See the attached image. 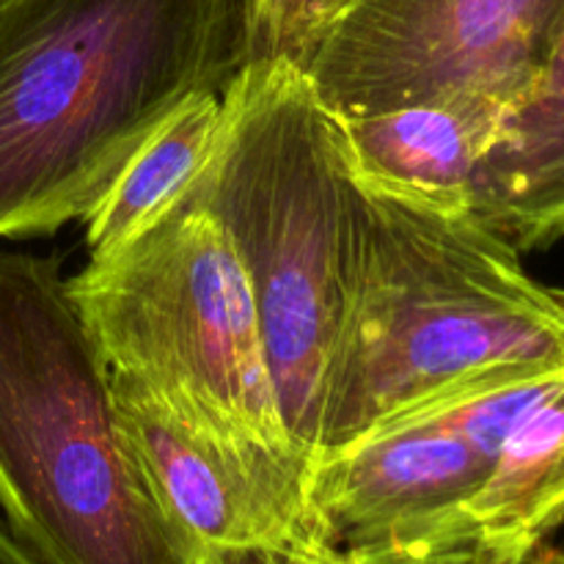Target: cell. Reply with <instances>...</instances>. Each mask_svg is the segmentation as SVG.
Wrapping results in <instances>:
<instances>
[{
    "label": "cell",
    "instance_id": "6da1fadb",
    "mask_svg": "<svg viewBox=\"0 0 564 564\" xmlns=\"http://www.w3.org/2000/svg\"><path fill=\"white\" fill-rule=\"evenodd\" d=\"M253 58V0H0V237L91 218L180 105Z\"/></svg>",
    "mask_w": 564,
    "mask_h": 564
},
{
    "label": "cell",
    "instance_id": "7a4b0ae2",
    "mask_svg": "<svg viewBox=\"0 0 564 564\" xmlns=\"http://www.w3.org/2000/svg\"><path fill=\"white\" fill-rule=\"evenodd\" d=\"M361 185L367 240L317 457L479 380L564 369V290L529 275L507 237L471 207Z\"/></svg>",
    "mask_w": 564,
    "mask_h": 564
},
{
    "label": "cell",
    "instance_id": "3957f363",
    "mask_svg": "<svg viewBox=\"0 0 564 564\" xmlns=\"http://www.w3.org/2000/svg\"><path fill=\"white\" fill-rule=\"evenodd\" d=\"M191 196L218 220L248 279L275 402L312 466L330 358L367 240V196L341 124L290 58L253 61Z\"/></svg>",
    "mask_w": 564,
    "mask_h": 564
},
{
    "label": "cell",
    "instance_id": "277c9868",
    "mask_svg": "<svg viewBox=\"0 0 564 564\" xmlns=\"http://www.w3.org/2000/svg\"><path fill=\"white\" fill-rule=\"evenodd\" d=\"M0 512L44 564H185L55 259L0 251Z\"/></svg>",
    "mask_w": 564,
    "mask_h": 564
},
{
    "label": "cell",
    "instance_id": "5b68a950",
    "mask_svg": "<svg viewBox=\"0 0 564 564\" xmlns=\"http://www.w3.org/2000/svg\"><path fill=\"white\" fill-rule=\"evenodd\" d=\"M66 290L113 372L160 386L237 438L301 457L281 422L246 273L191 191L121 251L88 259Z\"/></svg>",
    "mask_w": 564,
    "mask_h": 564
},
{
    "label": "cell",
    "instance_id": "8992f818",
    "mask_svg": "<svg viewBox=\"0 0 564 564\" xmlns=\"http://www.w3.org/2000/svg\"><path fill=\"white\" fill-rule=\"evenodd\" d=\"M564 0H350L295 55L339 121L411 105L501 116L532 94Z\"/></svg>",
    "mask_w": 564,
    "mask_h": 564
},
{
    "label": "cell",
    "instance_id": "52a82bcc",
    "mask_svg": "<svg viewBox=\"0 0 564 564\" xmlns=\"http://www.w3.org/2000/svg\"><path fill=\"white\" fill-rule=\"evenodd\" d=\"M490 466L438 413L397 419L312 463L306 532L347 564H468Z\"/></svg>",
    "mask_w": 564,
    "mask_h": 564
},
{
    "label": "cell",
    "instance_id": "ba28073f",
    "mask_svg": "<svg viewBox=\"0 0 564 564\" xmlns=\"http://www.w3.org/2000/svg\"><path fill=\"white\" fill-rule=\"evenodd\" d=\"M113 400L121 433L187 556L308 538V463L301 457L237 438L138 375L113 372Z\"/></svg>",
    "mask_w": 564,
    "mask_h": 564
},
{
    "label": "cell",
    "instance_id": "9c48e42d",
    "mask_svg": "<svg viewBox=\"0 0 564 564\" xmlns=\"http://www.w3.org/2000/svg\"><path fill=\"white\" fill-rule=\"evenodd\" d=\"M468 207L521 253L564 237V31L474 169Z\"/></svg>",
    "mask_w": 564,
    "mask_h": 564
},
{
    "label": "cell",
    "instance_id": "30bf717a",
    "mask_svg": "<svg viewBox=\"0 0 564 564\" xmlns=\"http://www.w3.org/2000/svg\"><path fill=\"white\" fill-rule=\"evenodd\" d=\"M564 523V378L501 441L471 505L468 564H527Z\"/></svg>",
    "mask_w": 564,
    "mask_h": 564
},
{
    "label": "cell",
    "instance_id": "8fae6325",
    "mask_svg": "<svg viewBox=\"0 0 564 564\" xmlns=\"http://www.w3.org/2000/svg\"><path fill=\"white\" fill-rule=\"evenodd\" d=\"M339 124L361 182L468 207L474 169L501 116L468 105H411Z\"/></svg>",
    "mask_w": 564,
    "mask_h": 564
},
{
    "label": "cell",
    "instance_id": "7c38bea8",
    "mask_svg": "<svg viewBox=\"0 0 564 564\" xmlns=\"http://www.w3.org/2000/svg\"><path fill=\"white\" fill-rule=\"evenodd\" d=\"M226 94L202 91L191 97L127 160L108 196L88 218L91 259L121 251L191 191L224 132Z\"/></svg>",
    "mask_w": 564,
    "mask_h": 564
},
{
    "label": "cell",
    "instance_id": "4fadbf2b",
    "mask_svg": "<svg viewBox=\"0 0 564 564\" xmlns=\"http://www.w3.org/2000/svg\"><path fill=\"white\" fill-rule=\"evenodd\" d=\"M185 564H347L308 538L193 551Z\"/></svg>",
    "mask_w": 564,
    "mask_h": 564
},
{
    "label": "cell",
    "instance_id": "5bb4252c",
    "mask_svg": "<svg viewBox=\"0 0 564 564\" xmlns=\"http://www.w3.org/2000/svg\"><path fill=\"white\" fill-rule=\"evenodd\" d=\"M301 22V0H253V36L257 58L292 55Z\"/></svg>",
    "mask_w": 564,
    "mask_h": 564
},
{
    "label": "cell",
    "instance_id": "9a60e30c",
    "mask_svg": "<svg viewBox=\"0 0 564 564\" xmlns=\"http://www.w3.org/2000/svg\"><path fill=\"white\" fill-rule=\"evenodd\" d=\"M350 3V0H301V22H297V42H295V53L290 55V58H295L297 53H301L303 44L308 42V36H312L314 31H317L323 22H328L330 17L336 14L339 9H345V6Z\"/></svg>",
    "mask_w": 564,
    "mask_h": 564
},
{
    "label": "cell",
    "instance_id": "2e32d148",
    "mask_svg": "<svg viewBox=\"0 0 564 564\" xmlns=\"http://www.w3.org/2000/svg\"><path fill=\"white\" fill-rule=\"evenodd\" d=\"M0 564H44L0 518Z\"/></svg>",
    "mask_w": 564,
    "mask_h": 564
},
{
    "label": "cell",
    "instance_id": "e0dca14e",
    "mask_svg": "<svg viewBox=\"0 0 564 564\" xmlns=\"http://www.w3.org/2000/svg\"><path fill=\"white\" fill-rule=\"evenodd\" d=\"M527 564H564V549H554V545H543L538 554Z\"/></svg>",
    "mask_w": 564,
    "mask_h": 564
}]
</instances>
